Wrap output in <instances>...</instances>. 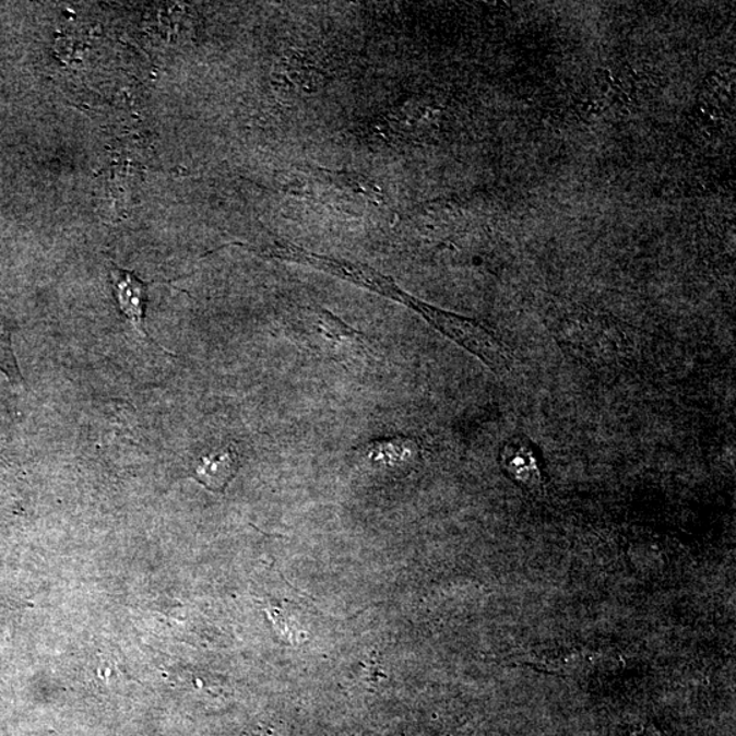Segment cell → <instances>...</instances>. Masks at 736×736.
<instances>
[{
    "mask_svg": "<svg viewBox=\"0 0 736 736\" xmlns=\"http://www.w3.org/2000/svg\"><path fill=\"white\" fill-rule=\"evenodd\" d=\"M417 444L412 439L397 437L372 442L367 450V459L383 466H404L414 463Z\"/></svg>",
    "mask_w": 736,
    "mask_h": 736,
    "instance_id": "3957f363",
    "label": "cell"
},
{
    "mask_svg": "<svg viewBox=\"0 0 736 736\" xmlns=\"http://www.w3.org/2000/svg\"><path fill=\"white\" fill-rule=\"evenodd\" d=\"M0 371L14 384L24 383V378L16 364L11 333L5 323L0 320Z\"/></svg>",
    "mask_w": 736,
    "mask_h": 736,
    "instance_id": "5b68a950",
    "label": "cell"
},
{
    "mask_svg": "<svg viewBox=\"0 0 736 736\" xmlns=\"http://www.w3.org/2000/svg\"><path fill=\"white\" fill-rule=\"evenodd\" d=\"M523 455H521V449H513L509 447L503 450V465L504 470L513 476L514 480L521 483V485L530 488H534L539 485V471H537L536 463L534 464V459L524 455V465Z\"/></svg>",
    "mask_w": 736,
    "mask_h": 736,
    "instance_id": "277c9868",
    "label": "cell"
},
{
    "mask_svg": "<svg viewBox=\"0 0 736 736\" xmlns=\"http://www.w3.org/2000/svg\"><path fill=\"white\" fill-rule=\"evenodd\" d=\"M112 273L115 296H117L120 310H122L135 331H139L142 336L157 345L155 340L147 336L145 329L146 285L140 278H136L133 273L123 271V269H115Z\"/></svg>",
    "mask_w": 736,
    "mask_h": 736,
    "instance_id": "6da1fadb",
    "label": "cell"
},
{
    "mask_svg": "<svg viewBox=\"0 0 736 736\" xmlns=\"http://www.w3.org/2000/svg\"><path fill=\"white\" fill-rule=\"evenodd\" d=\"M236 472H238V454L230 444L203 455L195 468L197 479L214 491L224 490L234 479Z\"/></svg>",
    "mask_w": 736,
    "mask_h": 736,
    "instance_id": "7a4b0ae2",
    "label": "cell"
}]
</instances>
